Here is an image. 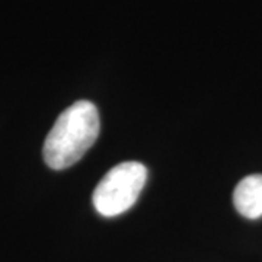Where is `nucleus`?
Returning <instances> with one entry per match:
<instances>
[{"label":"nucleus","mask_w":262,"mask_h":262,"mask_svg":"<svg viewBox=\"0 0 262 262\" xmlns=\"http://www.w3.org/2000/svg\"><path fill=\"white\" fill-rule=\"evenodd\" d=\"M99 113L89 101H77L60 114L44 143V160L56 170L69 168L94 146L99 136Z\"/></svg>","instance_id":"nucleus-1"},{"label":"nucleus","mask_w":262,"mask_h":262,"mask_svg":"<svg viewBox=\"0 0 262 262\" xmlns=\"http://www.w3.org/2000/svg\"><path fill=\"white\" fill-rule=\"evenodd\" d=\"M233 204L246 219H259L262 215V175H249L234 188Z\"/></svg>","instance_id":"nucleus-3"},{"label":"nucleus","mask_w":262,"mask_h":262,"mask_svg":"<svg viewBox=\"0 0 262 262\" xmlns=\"http://www.w3.org/2000/svg\"><path fill=\"white\" fill-rule=\"evenodd\" d=\"M147 181V169L139 162H122L114 166L95 188L94 206L99 214L114 217L136 204Z\"/></svg>","instance_id":"nucleus-2"}]
</instances>
